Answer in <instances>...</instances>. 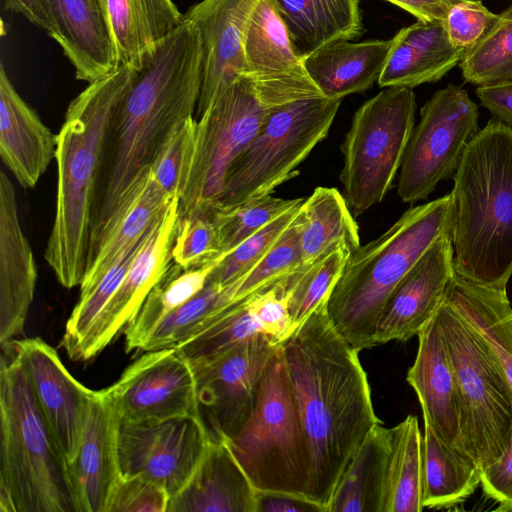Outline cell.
I'll list each match as a JSON object with an SVG mask.
<instances>
[{
	"label": "cell",
	"instance_id": "6da1fadb",
	"mask_svg": "<svg viewBox=\"0 0 512 512\" xmlns=\"http://www.w3.org/2000/svg\"><path fill=\"white\" fill-rule=\"evenodd\" d=\"M311 458L310 500L328 512L336 486L376 416L359 351L336 331L327 301L280 345Z\"/></svg>",
	"mask_w": 512,
	"mask_h": 512
},
{
	"label": "cell",
	"instance_id": "7a4b0ae2",
	"mask_svg": "<svg viewBox=\"0 0 512 512\" xmlns=\"http://www.w3.org/2000/svg\"><path fill=\"white\" fill-rule=\"evenodd\" d=\"M112 121L98 184L89 247L149 173L166 137L194 116L202 84V48L187 20L143 53Z\"/></svg>",
	"mask_w": 512,
	"mask_h": 512
},
{
	"label": "cell",
	"instance_id": "3957f363",
	"mask_svg": "<svg viewBox=\"0 0 512 512\" xmlns=\"http://www.w3.org/2000/svg\"><path fill=\"white\" fill-rule=\"evenodd\" d=\"M132 75L128 64L89 83L70 102L58 133L56 211L45 260L66 288L80 285L85 273L107 137Z\"/></svg>",
	"mask_w": 512,
	"mask_h": 512
},
{
	"label": "cell",
	"instance_id": "277c9868",
	"mask_svg": "<svg viewBox=\"0 0 512 512\" xmlns=\"http://www.w3.org/2000/svg\"><path fill=\"white\" fill-rule=\"evenodd\" d=\"M453 180L455 273L506 288L512 276V127L490 119L466 146Z\"/></svg>",
	"mask_w": 512,
	"mask_h": 512
},
{
	"label": "cell",
	"instance_id": "5b68a950",
	"mask_svg": "<svg viewBox=\"0 0 512 512\" xmlns=\"http://www.w3.org/2000/svg\"><path fill=\"white\" fill-rule=\"evenodd\" d=\"M451 194L412 207L351 253L327 302L336 331L359 352L372 348L379 319L400 281L441 235L451 232Z\"/></svg>",
	"mask_w": 512,
	"mask_h": 512
},
{
	"label": "cell",
	"instance_id": "8992f818",
	"mask_svg": "<svg viewBox=\"0 0 512 512\" xmlns=\"http://www.w3.org/2000/svg\"><path fill=\"white\" fill-rule=\"evenodd\" d=\"M0 367V512H81L65 456L9 345Z\"/></svg>",
	"mask_w": 512,
	"mask_h": 512
},
{
	"label": "cell",
	"instance_id": "52a82bcc",
	"mask_svg": "<svg viewBox=\"0 0 512 512\" xmlns=\"http://www.w3.org/2000/svg\"><path fill=\"white\" fill-rule=\"evenodd\" d=\"M223 440L258 493L312 502L309 447L280 347L264 372L250 417L234 436Z\"/></svg>",
	"mask_w": 512,
	"mask_h": 512
},
{
	"label": "cell",
	"instance_id": "ba28073f",
	"mask_svg": "<svg viewBox=\"0 0 512 512\" xmlns=\"http://www.w3.org/2000/svg\"><path fill=\"white\" fill-rule=\"evenodd\" d=\"M458 386L462 443L480 470L512 443V387L480 333L444 300L436 313Z\"/></svg>",
	"mask_w": 512,
	"mask_h": 512
},
{
	"label": "cell",
	"instance_id": "9c48e42d",
	"mask_svg": "<svg viewBox=\"0 0 512 512\" xmlns=\"http://www.w3.org/2000/svg\"><path fill=\"white\" fill-rule=\"evenodd\" d=\"M341 99H300L270 110L259 131L230 166L216 206L230 207L271 195L323 141ZM215 207V206H214Z\"/></svg>",
	"mask_w": 512,
	"mask_h": 512
},
{
	"label": "cell",
	"instance_id": "30bf717a",
	"mask_svg": "<svg viewBox=\"0 0 512 512\" xmlns=\"http://www.w3.org/2000/svg\"><path fill=\"white\" fill-rule=\"evenodd\" d=\"M413 88L386 87L354 113L339 179L354 217L380 203L401 167L415 122Z\"/></svg>",
	"mask_w": 512,
	"mask_h": 512
},
{
	"label": "cell",
	"instance_id": "8fae6325",
	"mask_svg": "<svg viewBox=\"0 0 512 512\" xmlns=\"http://www.w3.org/2000/svg\"><path fill=\"white\" fill-rule=\"evenodd\" d=\"M269 112L249 78L241 75L226 85L196 118L192 165L180 196L181 216L210 212L216 206L230 166Z\"/></svg>",
	"mask_w": 512,
	"mask_h": 512
},
{
	"label": "cell",
	"instance_id": "7c38bea8",
	"mask_svg": "<svg viewBox=\"0 0 512 512\" xmlns=\"http://www.w3.org/2000/svg\"><path fill=\"white\" fill-rule=\"evenodd\" d=\"M479 110L466 90L449 84L422 106L408 141L397 184L406 203L426 199L453 177L462 154L478 132Z\"/></svg>",
	"mask_w": 512,
	"mask_h": 512
},
{
	"label": "cell",
	"instance_id": "4fadbf2b",
	"mask_svg": "<svg viewBox=\"0 0 512 512\" xmlns=\"http://www.w3.org/2000/svg\"><path fill=\"white\" fill-rule=\"evenodd\" d=\"M282 342L265 335L190 364L202 420L211 439H228L254 410L264 372Z\"/></svg>",
	"mask_w": 512,
	"mask_h": 512
},
{
	"label": "cell",
	"instance_id": "5bb4252c",
	"mask_svg": "<svg viewBox=\"0 0 512 512\" xmlns=\"http://www.w3.org/2000/svg\"><path fill=\"white\" fill-rule=\"evenodd\" d=\"M209 440L202 418L195 416L143 423L119 420L121 476H144L162 486L171 498L192 476Z\"/></svg>",
	"mask_w": 512,
	"mask_h": 512
},
{
	"label": "cell",
	"instance_id": "9a60e30c",
	"mask_svg": "<svg viewBox=\"0 0 512 512\" xmlns=\"http://www.w3.org/2000/svg\"><path fill=\"white\" fill-rule=\"evenodd\" d=\"M102 392L124 422L202 418L193 369L175 347L145 351Z\"/></svg>",
	"mask_w": 512,
	"mask_h": 512
},
{
	"label": "cell",
	"instance_id": "2e32d148",
	"mask_svg": "<svg viewBox=\"0 0 512 512\" xmlns=\"http://www.w3.org/2000/svg\"><path fill=\"white\" fill-rule=\"evenodd\" d=\"M175 197L150 227L118 289L82 341L72 360L98 355L137 314L144 300L173 264L172 247L180 221Z\"/></svg>",
	"mask_w": 512,
	"mask_h": 512
},
{
	"label": "cell",
	"instance_id": "e0dca14e",
	"mask_svg": "<svg viewBox=\"0 0 512 512\" xmlns=\"http://www.w3.org/2000/svg\"><path fill=\"white\" fill-rule=\"evenodd\" d=\"M244 75L269 110L323 96L293 48L272 0H259L244 40Z\"/></svg>",
	"mask_w": 512,
	"mask_h": 512
},
{
	"label": "cell",
	"instance_id": "ac0fdd59",
	"mask_svg": "<svg viewBox=\"0 0 512 512\" xmlns=\"http://www.w3.org/2000/svg\"><path fill=\"white\" fill-rule=\"evenodd\" d=\"M4 345L19 359L37 408L68 463L77 452L95 391L78 382L42 339H14Z\"/></svg>",
	"mask_w": 512,
	"mask_h": 512
},
{
	"label": "cell",
	"instance_id": "d6986e66",
	"mask_svg": "<svg viewBox=\"0 0 512 512\" xmlns=\"http://www.w3.org/2000/svg\"><path fill=\"white\" fill-rule=\"evenodd\" d=\"M453 259L448 232L433 242L391 294L376 328L375 346L407 341L434 318L455 273Z\"/></svg>",
	"mask_w": 512,
	"mask_h": 512
},
{
	"label": "cell",
	"instance_id": "ffe728a7",
	"mask_svg": "<svg viewBox=\"0 0 512 512\" xmlns=\"http://www.w3.org/2000/svg\"><path fill=\"white\" fill-rule=\"evenodd\" d=\"M259 0H202L184 14L198 31L202 84L195 118L235 78L244 75V40Z\"/></svg>",
	"mask_w": 512,
	"mask_h": 512
},
{
	"label": "cell",
	"instance_id": "44dd1931",
	"mask_svg": "<svg viewBox=\"0 0 512 512\" xmlns=\"http://www.w3.org/2000/svg\"><path fill=\"white\" fill-rule=\"evenodd\" d=\"M417 336L418 350L407 382L418 397L424 424L447 446L466 454L458 386L436 315Z\"/></svg>",
	"mask_w": 512,
	"mask_h": 512
},
{
	"label": "cell",
	"instance_id": "7402d4cb",
	"mask_svg": "<svg viewBox=\"0 0 512 512\" xmlns=\"http://www.w3.org/2000/svg\"><path fill=\"white\" fill-rule=\"evenodd\" d=\"M118 422L102 390L95 391L77 452L67 463L81 512H105L121 476L117 449Z\"/></svg>",
	"mask_w": 512,
	"mask_h": 512
},
{
	"label": "cell",
	"instance_id": "603a6c76",
	"mask_svg": "<svg viewBox=\"0 0 512 512\" xmlns=\"http://www.w3.org/2000/svg\"><path fill=\"white\" fill-rule=\"evenodd\" d=\"M37 269L30 244L21 227L16 191L0 172V344L24 330L34 298Z\"/></svg>",
	"mask_w": 512,
	"mask_h": 512
},
{
	"label": "cell",
	"instance_id": "cb8c5ba5",
	"mask_svg": "<svg viewBox=\"0 0 512 512\" xmlns=\"http://www.w3.org/2000/svg\"><path fill=\"white\" fill-rule=\"evenodd\" d=\"M259 493L224 440L211 439L166 512H258Z\"/></svg>",
	"mask_w": 512,
	"mask_h": 512
},
{
	"label": "cell",
	"instance_id": "d4e9b609",
	"mask_svg": "<svg viewBox=\"0 0 512 512\" xmlns=\"http://www.w3.org/2000/svg\"><path fill=\"white\" fill-rule=\"evenodd\" d=\"M54 134L0 68V155L23 188H33L56 155Z\"/></svg>",
	"mask_w": 512,
	"mask_h": 512
},
{
	"label": "cell",
	"instance_id": "484cf974",
	"mask_svg": "<svg viewBox=\"0 0 512 512\" xmlns=\"http://www.w3.org/2000/svg\"><path fill=\"white\" fill-rule=\"evenodd\" d=\"M57 36L78 80L92 83L118 68L114 39L101 0H49Z\"/></svg>",
	"mask_w": 512,
	"mask_h": 512
},
{
	"label": "cell",
	"instance_id": "4316f807",
	"mask_svg": "<svg viewBox=\"0 0 512 512\" xmlns=\"http://www.w3.org/2000/svg\"><path fill=\"white\" fill-rule=\"evenodd\" d=\"M393 42L334 40L305 57L303 64L323 96L342 100L378 81Z\"/></svg>",
	"mask_w": 512,
	"mask_h": 512
},
{
	"label": "cell",
	"instance_id": "83f0119b",
	"mask_svg": "<svg viewBox=\"0 0 512 512\" xmlns=\"http://www.w3.org/2000/svg\"><path fill=\"white\" fill-rule=\"evenodd\" d=\"M175 197L177 196L169 195L158 186L149 170L90 246L80 290L94 284L135 245Z\"/></svg>",
	"mask_w": 512,
	"mask_h": 512
},
{
	"label": "cell",
	"instance_id": "f1b7e54d",
	"mask_svg": "<svg viewBox=\"0 0 512 512\" xmlns=\"http://www.w3.org/2000/svg\"><path fill=\"white\" fill-rule=\"evenodd\" d=\"M272 2L302 59L331 41L351 40L362 33L360 0Z\"/></svg>",
	"mask_w": 512,
	"mask_h": 512
},
{
	"label": "cell",
	"instance_id": "f546056e",
	"mask_svg": "<svg viewBox=\"0 0 512 512\" xmlns=\"http://www.w3.org/2000/svg\"><path fill=\"white\" fill-rule=\"evenodd\" d=\"M392 428L376 425L344 470L328 512H384Z\"/></svg>",
	"mask_w": 512,
	"mask_h": 512
},
{
	"label": "cell",
	"instance_id": "4dcf8cb0",
	"mask_svg": "<svg viewBox=\"0 0 512 512\" xmlns=\"http://www.w3.org/2000/svg\"><path fill=\"white\" fill-rule=\"evenodd\" d=\"M114 39L118 67L137 62L184 20L172 0H101Z\"/></svg>",
	"mask_w": 512,
	"mask_h": 512
},
{
	"label": "cell",
	"instance_id": "1f68e13d",
	"mask_svg": "<svg viewBox=\"0 0 512 512\" xmlns=\"http://www.w3.org/2000/svg\"><path fill=\"white\" fill-rule=\"evenodd\" d=\"M445 298L487 341L512 387V307L506 288L479 285L454 273Z\"/></svg>",
	"mask_w": 512,
	"mask_h": 512
},
{
	"label": "cell",
	"instance_id": "d6a6232c",
	"mask_svg": "<svg viewBox=\"0 0 512 512\" xmlns=\"http://www.w3.org/2000/svg\"><path fill=\"white\" fill-rule=\"evenodd\" d=\"M298 218L304 268L341 244L352 252L361 246L355 217L336 188H315L304 199Z\"/></svg>",
	"mask_w": 512,
	"mask_h": 512
},
{
	"label": "cell",
	"instance_id": "836d02e7",
	"mask_svg": "<svg viewBox=\"0 0 512 512\" xmlns=\"http://www.w3.org/2000/svg\"><path fill=\"white\" fill-rule=\"evenodd\" d=\"M480 472L470 456L447 446L424 424V508H450L465 501L478 488Z\"/></svg>",
	"mask_w": 512,
	"mask_h": 512
},
{
	"label": "cell",
	"instance_id": "e575fe53",
	"mask_svg": "<svg viewBox=\"0 0 512 512\" xmlns=\"http://www.w3.org/2000/svg\"><path fill=\"white\" fill-rule=\"evenodd\" d=\"M223 256L191 269H182L173 262L124 329L125 350L141 351L157 325L204 288Z\"/></svg>",
	"mask_w": 512,
	"mask_h": 512
},
{
	"label": "cell",
	"instance_id": "d590c367",
	"mask_svg": "<svg viewBox=\"0 0 512 512\" xmlns=\"http://www.w3.org/2000/svg\"><path fill=\"white\" fill-rule=\"evenodd\" d=\"M384 512H420L423 498V435L418 418L408 415L392 427Z\"/></svg>",
	"mask_w": 512,
	"mask_h": 512
},
{
	"label": "cell",
	"instance_id": "8d00e7d4",
	"mask_svg": "<svg viewBox=\"0 0 512 512\" xmlns=\"http://www.w3.org/2000/svg\"><path fill=\"white\" fill-rule=\"evenodd\" d=\"M233 303L229 285L222 286L208 280L201 291L157 325L141 351L178 346L207 327Z\"/></svg>",
	"mask_w": 512,
	"mask_h": 512
},
{
	"label": "cell",
	"instance_id": "74e56055",
	"mask_svg": "<svg viewBox=\"0 0 512 512\" xmlns=\"http://www.w3.org/2000/svg\"><path fill=\"white\" fill-rule=\"evenodd\" d=\"M261 335L265 333L245 298L228 306L207 327L175 348L190 364H195L216 358Z\"/></svg>",
	"mask_w": 512,
	"mask_h": 512
},
{
	"label": "cell",
	"instance_id": "f35d334b",
	"mask_svg": "<svg viewBox=\"0 0 512 512\" xmlns=\"http://www.w3.org/2000/svg\"><path fill=\"white\" fill-rule=\"evenodd\" d=\"M351 253L346 244H341L288 278V305L293 331L319 304L328 302Z\"/></svg>",
	"mask_w": 512,
	"mask_h": 512
},
{
	"label": "cell",
	"instance_id": "ab89813d",
	"mask_svg": "<svg viewBox=\"0 0 512 512\" xmlns=\"http://www.w3.org/2000/svg\"><path fill=\"white\" fill-rule=\"evenodd\" d=\"M303 200L267 195L230 207H213L210 214L217 231L221 254L229 253L273 220L301 204Z\"/></svg>",
	"mask_w": 512,
	"mask_h": 512
},
{
	"label": "cell",
	"instance_id": "60d3db41",
	"mask_svg": "<svg viewBox=\"0 0 512 512\" xmlns=\"http://www.w3.org/2000/svg\"><path fill=\"white\" fill-rule=\"evenodd\" d=\"M145 235L130 247L94 284L80 290L79 300L67 320L61 340V346L66 350L70 359L123 281L133 259L143 244Z\"/></svg>",
	"mask_w": 512,
	"mask_h": 512
},
{
	"label": "cell",
	"instance_id": "b9f144b4",
	"mask_svg": "<svg viewBox=\"0 0 512 512\" xmlns=\"http://www.w3.org/2000/svg\"><path fill=\"white\" fill-rule=\"evenodd\" d=\"M459 66L464 80L478 86L512 77V3Z\"/></svg>",
	"mask_w": 512,
	"mask_h": 512
},
{
	"label": "cell",
	"instance_id": "7bdbcfd3",
	"mask_svg": "<svg viewBox=\"0 0 512 512\" xmlns=\"http://www.w3.org/2000/svg\"><path fill=\"white\" fill-rule=\"evenodd\" d=\"M298 214L268 253L247 274L229 285L234 302L265 290L304 269Z\"/></svg>",
	"mask_w": 512,
	"mask_h": 512
},
{
	"label": "cell",
	"instance_id": "ee69618b",
	"mask_svg": "<svg viewBox=\"0 0 512 512\" xmlns=\"http://www.w3.org/2000/svg\"><path fill=\"white\" fill-rule=\"evenodd\" d=\"M377 81L380 87H408L436 82L459 64L452 59L428 55L405 42L399 33Z\"/></svg>",
	"mask_w": 512,
	"mask_h": 512
},
{
	"label": "cell",
	"instance_id": "f6af8a7d",
	"mask_svg": "<svg viewBox=\"0 0 512 512\" xmlns=\"http://www.w3.org/2000/svg\"><path fill=\"white\" fill-rule=\"evenodd\" d=\"M196 118L176 124L150 166L153 180L166 193L180 198L190 173L195 148Z\"/></svg>",
	"mask_w": 512,
	"mask_h": 512
},
{
	"label": "cell",
	"instance_id": "bcb514c9",
	"mask_svg": "<svg viewBox=\"0 0 512 512\" xmlns=\"http://www.w3.org/2000/svg\"><path fill=\"white\" fill-rule=\"evenodd\" d=\"M301 204L285 212L243 241L235 249L224 254L208 280L227 286L247 274L268 253L292 223L300 210Z\"/></svg>",
	"mask_w": 512,
	"mask_h": 512
},
{
	"label": "cell",
	"instance_id": "7dc6e473",
	"mask_svg": "<svg viewBox=\"0 0 512 512\" xmlns=\"http://www.w3.org/2000/svg\"><path fill=\"white\" fill-rule=\"evenodd\" d=\"M223 255L220 252L217 231L210 212L180 217L172 247V259L175 264L182 269H191Z\"/></svg>",
	"mask_w": 512,
	"mask_h": 512
},
{
	"label": "cell",
	"instance_id": "c3c4849f",
	"mask_svg": "<svg viewBox=\"0 0 512 512\" xmlns=\"http://www.w3.org/2000/svg\"><path fill=\"white\" fill-rule=\"evenodd\" d=\"M498 19L481 0H456L444 20L450 43L465 52L472 49Z\"/></svg>",
	"mask_w": 512,
	"mask_h": 512
},
{
	"label": "cell",
	"instance_id": "681fc988",
	"mask_svg": "<svg viewBox=\"0 0 512 512\" xmlns=\"http://www.w3.org/2000/svg\"><path fill=\"white\" fill-rule=\"evenodd\" d=\"M169 500L162 486L144 476H120L105 512H166Z\"/></svg>",
	"mask_w": 512,
	"mask_h": 512
},
{
	"label": "cell",
	"instance_id": "f907efd6",
	"mask_svg": "<svg viewBox=\"0 0 512 512\" xmlns=\"http://www.w3.org/2000/svg\"><path fill=\"white\" fill-rule=\"evenodd\" d=\"M289 277L247 297L250 309L265 335L278 342H283L293 332L287 293Z\"/></svg>",
	"mask_w": 512,
	"mask_h": 512
},
{
	"label": "cell",
	"instance_id": "816d5d0a",
	"mask_svg": "<svg viewBox=\"0 0 512 512\" xmlns=\"http://www.w3.org/2000/svg\"><path fill=\"white\" fill-rule=\"evenodd\" d=\"M412 47L436 58L452 59L460 63L465 51L456 49L448 38L444 21L416 23L398 32Z\"/></svg>",
	"mask_w": 512,
	"mask_h": 512
},
{
	"label": "cell",
	"instance_id": "f5cc1de1",
	"mask_svg": "<svg viewBox=\"0 0 512 512\" xmlns=\"http://www.w3.org/2000/svg\"><path fill=\"white\" fill-rule=\"evenodd\" d=\"M480 484L484 494L498 504L512 502V443L500 459L481 469Z\"/></svg>",
	"mask_w": 512,
	"mask_h": 512
},
{
	"label": "cell",
	"instance_id": "db71d44e",
	"mask_svg": "<svg viewBox=\"0 0 512 512\" xmlns=\"http://www.w3.org/2000/svg\"><path fill=\"white\" fill-rule=\"evenodd\" d=\"M476 95L495 118L512 127V77L480 85Z\"/></svg>",
	"mask_w": 512,
	"mask_h": 512
},
{
	"label": "cell",
	"instance_id": "11a10c76",
	"mask_svg": "<svg viewBox=\"0 0 512 512\" xmlns=\"http://www.w3.org/2000/svg\"><path fill=\"white\" fill-rule=\"evenodd\" d=\"M7 10L18 12L31 23L44 30L54 40L57 28L52 16L49 0H3Z\"/></svg>",
	"mask_w": 512,
	"mask_h": 512
},
{
	"label": "cell",
	"instance_id": "9f6ffc18",
	"mask_svg": "<svg viewBox=\"0 0 512 512\" xmlns=\"http://www.w3.org/2000/svg\"><path fill=\"white\" fill-rule=\"evenodd\" d=\"M409 12L418 21H444L451 5L456 0H386Z\"/></svg>",
	"mask_w": 512,
	"mask_h": 512
},
{
	"label": "cell",
	"instance_id": "6f0895ef",
	"mask_svg": "<svg viewBox=\"0 0 512 512\" xmlns=\"http://www.w3.org/2000/svg\"><path fill=\"white\" fill-rule=\"evenodd\" d=\"M323 510L316 504L282 494L259 493L258 512H308Z\"/></svg>",
	"mask_w": 512,
	"mask_h": 512
},
{
	"label": "cell",
	"instance_id": "680465c9",
	"mask_svg": "<svg viewBox=\"0 0 512 512\" xmlns=\"http://www.w3.org/2000/svg\"><path fill=\"white\" fill-rule=\"evenodd\" d=\"M496 511L512 512V502L499 504V506L496 508Z\"/></svg>",
	"mask_w": 512,
	"mask_h": 512
}]
</instances>
